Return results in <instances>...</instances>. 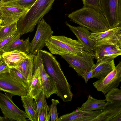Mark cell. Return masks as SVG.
Returning a JSON list of instances; mask_svg holds the SVG:
<instances>
[{
    "mask_svg": "<svg viewBox=\"0 0 121 121\" xmlns=\"http://www.w3.org/2000/svg\"><path fill=\"white\" fill-rule=\"evenodd\" d=\"M4 119H5L4 117H2L0 116V121H4L5 120Z\"/></svg>",
    "mask_w": 121,
    "mask_h": 121,
    "instance_id": "d590c367",
    "label": "cell"
},
{
    "mask_svg": "<svg viewBox=\"0 0 121 121\" xmlns=\"http://www.w3.org/2000/svg\"><path fill=\"white\" fill-rule=\"evenodd\" d=\"M60 56L67 62L69 66L75 70L79 76L82 77L84 73L92 70L95 65L93 53L84 50L80 55H62Z\"/></svg>",
    "mask_w": 121,
    "mask_h": 121,
    "instance_id": "5b68a950",
    "label": "cell"
},
{
    "mask_svg": "<svg viewBox=\"0 0 121 121\" xmlns=\"http://www.w3.org/2000/svg\"><path fill=\"white\" fill-rule=\"evenodd\" d=\"M34 56L35 54L30 53L28 56L15 68L27 79L29 85L36 70L34 66Z\"/></svg>",
    "mask_w": 121,
    "mask_h": 121,
    "instance_id": "7402d4cb",
    "label": "cell"
},
{
    "mask_svg": "<svg viewBox=\"0 0 121 121\" xmlns=\"http://www.w3.org/2000/svg\"><path fill=\"white\" fill-rule=\"evenodd\" d=\"M10 68L6 63L2 55L0 54V74L9 73Z\"/></svg>",
    "mask_w": 121,
    "mask_h": 121,
    "instance_id": "d6a6232c",
    "label": "cell"
},
{
    "mask_svg": "<svg viewBox=\"0 0 121 121\" xmlns=\"http://www.w3.org/2000/svg\"><path fill=\"white\" fill-rule=\"evenodd\" d=\"M40 51L43 63L46 72L53 80L57 96L64 102L71 101L73 94L56 56L46 50H42Z\"/></svg>",
    "mask_w": 121,
    "mask_h": 121,
    "instance_id": "6da1fadb",
    "label": "cell"
},
{
    "mask_svg": "<svg viewBox=\"0 0 121 121\" xmlns=\"http://www.w3.org/2000/svg\"><path fill=\"white\" fill-rule=\"evenodd\" d=\"M82 0L84 7H88L93 8L103 14L100 0Z\"/></svg>",
    "mask_w": 121,
    "mask_h": 121,
    "instance_id": "4dcf8cb0",
    "label": "cell"
},
{
    "mask_svg": "<svg viewBox=\"0 0 121 121\" xmlns=\"http://www.w3.org/2000/svg\"><path fill=\"white\" fill-rule=\"evenodd\" d=\"M121 114V101L107 102L102 112L92 121H112Z\"/></svg>",
    "mask_w": 121,
    "mask_h": 121,
    "instance_id": "e0dca14e",
    "label": "cell"
},
{
    "mask_svg": "<svg viewBox=\"0 0 121 121\" xmlns=\"http://www.w3.org/2000/svg\"><path fill=\"white\" fill-rule=\"evenodd\" d=\"M121 81V61L105 77L93 83L97 91L104 95L111 89L117 87Z\"/></svg>",
    "mask_w": 121,
    "mask_h": 121,
    "instance_id": "30bf717a",
    "label": "cell"
},
{
    "mask_svg": "<svg viewBox=\"0 0 121 121\" xmlns=\"http://www.w3.org/2000/svg\"><path fill=\"white\" fill-rule=\"evenodd\" d=\"M12 96L0 92V108L4 118L11 121H27L26 113L20 109L14 103Z\"/></svg>",
    "mask_w": 121,
    "mask_h": 121,
    "instance_id": "52a82bcc",
    "label": "cell"
},
{
    "mask_svg": "<svg viewBox=\"0 0 121 121\" xmlns=\"http://www.w3.org/2000/svg\"><path fill=\"white\" fill-rule=\"evenodd\" d=\"M38 121H49L51 116L50 107L48 105L45 106L38 114Z\"/></svg>",
    "mask_w": 121,
    "mask_h": 121,
    "instance_id": "f546056e",
    "label": "cell"
},
{
    "mask_svg": "<svg viewBox=\"0 0 121 121\" xmlns=\"http://www.w3.org/2000/svg\"><path fill=\"white\" fill-rule=\"evenodd\" d=\"M94 70V67L92 70L86 72L83 75L82 77L84 79L86 84L87 83L88 80L91 78Z\"/></svg>",
    "mask_w": 121,
    "mask_h": 121,
    "instance_id": "836d02e7",
    "label": "cell"
},
{
    "mask_svg": "<svg viewBox=\"0 0 121 121\" xmlns=\"http://www.w3.org/2000/svg\"><path fill=\"white\" fill-rule=\"evenodd\" d=\"M52 104L50 107L51 112V121H57L58 113L57 110V105L60 102L58 100L52 99Z\"/></svg>",
    "mask_w": 121,
    "mask_h": 121,
    "instance_id": "1f68e13d",
    "label": "cell"
},
{
    "mask_svg": "<svg viewBox=\"0 0 121 121\" xmlns=\"http://www.w3.org/2000/svg\"><path fill=\"white\" fill-rule=\"evenodd\" d=\"M65 24L83 46L84 47L83 50L93 53L96 45L90 37L91 32L87 28L84 27L72 26L66 21Z\"/></svg>",
    "mask_w": 121,
    "mask_h": 121,
    "instance_id": "4fadbf2b",
    "label": "cell"
},
{
    "mask_svg": "<svg viewBox=\"0 0 121 121\" xmlns=\"http://www.w3.org/2000/svg\"><path fill=\"white\" fill-rule=\"evenodd\" d=\"M45 43L51 54L60 56L81 55L84 48L78 40L63 35H52L45 40Z\"/></svg>",
    "mask_w": 121,
    "mask_h": 121,
    "instance_id": "277c9868",
    "label": "cell"
},
{
    "mask_svg": "<svg viewBox=\"0 0 121 121\" xmlns=\"http://www.w3.org/2000/svg\"><path fill=\"white\" fill-rule=\"evenodd\" d=\"M17 22L0 27V41L13 35L17 31Z\"/></svg>",
    "mask_w": 121,
    "mask_h": 121,
    "instance_id": "484cf974",
    "label": "cell"
},
{
    "mask_svg": "<svg viewBox=\"0 0 121 121\" xmlns=\"http://www.w3.org/2000/svg\"><path fill=\"white\" fill-rule=\"evenodd\" d=\"M9 73L14 79L25 85L27 88L29 85V83L27 79L16 68H10Z\"/></svg>",
    "mask_w": 121,
    "mask_h": 121,
    "instance_id": "4316f807",
    "label": "cell"
},
{
    "mask_svg": "<svg viewBox=\"0 0 121 121\" xmlns=\"http://www.w3.org/2000/svg\"><path fill=\"white\" fill-rule=\"evenodd\" d=\"M37 66L38 67L33 75L27 88V95L33 99H35L43 90L41 80L40 68L39 66Z\"/></svg>",
    "mask_w": 121,
    "mask_h": 121,
    "instance_id": "44dd1931",
    "label": "cell"
},
{
    "mask_svg": "<svg viewBox=\"0 0 121 121\" xmlns=\"http://www.w3.org/2000/svg\"><path fill=\"white\" fill-rule=\"evenodd\" d=\"M115 67L114 59L97 60L91 78L99 79L104 78L113 70Z\"/></svg>",
    "mask_w": 121,
    "mask_h": 121,
    "instance_id": "ac0fdd59",
    "label": "cell"
},
{
    "mask_svg": "<svg viewBox=\"0 0 121 121\" xmlns=\"http://www.w3.org/2000/svg\"><path fill=\"white\" fill-rule=\"evenodd\" d=\"M112 121H121V114L113 118L112 119Z\"/></svg>",
    "mask_w": 121,
    "mask_h": 121,
    "instance_id": "e575fe53",
    "label": "cell"
},
{
    "mask_svg": "<svg viewBox=\"0 0 121 121\" xmlns=\"http://www.w3.org/2000/svg\"><path fill=\"white\" fill-rule=\"evenodd\" d=\"M21 97L23 106L29 120L38 121V113L33 99L27 95Z\"/></svg>",
    "mask_w": 121,
    "mask_h": 121,
    "instance_id": "603a6c76",
    "label": "cell"
},
{
    "mask_svg": "<svg viewBox=\"0 0 121 121\" xmlns=\"http://www.w3.org/2000/svg\"><path fill=\"white\" fill-rule=\"evenodd\" d=\"M102 111V110L86 111L78 107L72 112L60 116L57 121H92Z\"/></svg>",
    "mask_w": 121,
    "mask_h": 121,
    "instance_id": "9a60e30c",
    "label": "cell"
},
{
    "mask_svg": "<svg viewBox=\"0 0 121 121\" xmlns=\"http://www.w3.org/2000/svg\"><path fill=\"white\" fill-rule=\"evenodd\" d=\"M90 37L96 46L110 45L121 48V27L111 29L105 31L91 32Z\"/></svg>",
    "mask_w": 121,
    "mask_h": 121,
    "instance_id": "ba28073f",
    "label": "cell"
},
{
    "mask_svg": "<svg viewBox=\"0 0 121 121\" xmlns=\"http://www.w3.org/2000/svg\"><path fill=\"white\" fill-rule=\"evenodd\" d=\"M105 101V99H98L89 95L87 100L79 108L82 110L88 111L102 110L107 103Z\"/></svg>",
    "mask_w": 121,
    "mask_h": 121,
    "instance_id": "cb8c5ba5",
    "label": "cell"
},
{
    "mask_svg": "<svg viewBox=\"0 0 121 121\" xmlns=\"http://www.w3.org/2000/svg\"><path fill=\"white\" fill-rule=\"evenodd\" d=\"M37 0H13L9 1L0 0V5L22 8L29 10Z\"/></svg>",
    "mask_w": 121,
    "mask_h": 121,
    "instance_id": "d4e9b609",
    "label": "cell"
},
{
    "mask_svg": "<svg viewBox=\"0 0 121 121\" xmlns=\"http://www.w3.org/2000/svg\"><path fill=\"white\" fill-rule=\"evenodd\" d=\"M2 25V23L0 21V26Z\"/></svg>",
    "mask_w": 121,
    "mask_h": 121,
    "instance_id": "74e56055",
    "label": "cell"
},
{
    "mask_svg": "<svg viewBox=\"0 0 121 121\" xmlns=\"http://www.w3.org/2000/svg\"><path fill=\"white\" fill-rule=\"evenodd\" d=\"M105 100L108 102L115 101H121V89L116 88L110 90L105 95Z\"/></svg>",
    "mask_w": 121,
    "mask_h": 121,
    "instance_id": "83f0119b",
    "label": "cell"
},
{
    "mask_svg": "<svg viewBox=\"0 0 121 121\" xmlns=\"http://www.w3.org/2000/svg\"><path fill=\"white\" fill-rule=\"evenodd\" d=\"M28 54L17 50L3 53L2 55L9 68H16L28 56Z\"/></svg>",
    "mask_w": 121,
    "mask_h": 121,
    "instance_id": "ffe728a7",
    "label": "cell"
},
{
    "mask_svg": "<svg viewBox=\"0 0 121 121\" xmlns=\"http://www.w3.org/2000/svg\"><path fill=\"white\" fill-rule=\"evenodd\" d=\"M54 33L51 26L42 18L38 24L35 35L30 42V53L35 54L46 46L45 42Z\"/></svg>",
    "mask_w": 121,
    "mask_h": 121,
    "instance_id": "9c48e42d",
    "label": "cell"
},
{
    "mask_svg": "<svg viewBox=\"0 0 121 121\" xmlns=\"http://www.w3.org/2000/svg\"><path fill=\"white\" fill-rule=\"evenodd\" d=\"M4 1H9L12 0H2Z\"/></svg>",
    "mask_w": 121,
    "mask_h": 121,
    "instance_id": "8d00e7d4",
    "label": "cell"
},
{
    "mask_svg": "<svg viewBox=\"0 0 121 121\" xmlns=\"http://www.w3.org/2000/svg\"><path fill=\"white\" fill-rule=\"evenodd\" d=\"M29 10L23 8L0 5V21L2 25H7L17 21Z\"/></svg>",
    "mask_w": 121,
    "mask_h": 121,
    "instance_id": "5bb4252c",
    "label": "cell"
},
{
    "mask_svg": "<svg viewBox=\"0 0 121 121\" xmlns=\"http://www.w3.org/2000/svg\"><path fill=\"white\" fill-rule=\"evenodd\" d=\"M34 61L40 68V78L43 90L47 99L53 94H57L54 82L52 78L46 72L43 63L40 51L35 54Z\"/></svg>",
    "mask_w": 121,
    "mask_h": 121,
    "instance_id": "7c38bea8",
    "label": "cell"
},
{
    "mask_svg": "<svg viewBox=\"0 0 121 121\" xmlns=\"http://www.w3.org/2000/svg\"><path fill=\"white\" fill-rule=\"evenodd\" d=\"M56 0H37L17 22V31L21 35L34 30L43 17L51 10Z\"/></svg>",
    "mask_w": 121,
    "mask_h": 121,
    "instance_id": "3957f363",
    "label": "cell"
},
{
    "mask_svg": "<svg viewBox=\"0 0 121 121\" xmlns=\"http://www.w3.org/2000/svg\"><path fill=\"white\" fill-rule=\"evenodd\" d=\"M20 37L17 38L4 46L1 50V54L5 52L15 50L30 54V42L29 37L25 40L20 39Z\"/></svg>",
    "mask_w": 121,
    "mask_h": 121,
    "instance_id": "d6986e66",
    "label": "cell"
},
{
    "mask_svg": "<svg viewBox=\"0 0 121 121\" xmlns=\"http://www.w3.org/2000/svg\"><path fill=\"white\" fill-rule=\"evenodd\" d=\"M93 54L97 60L114 59L121 55V48L113 45L96 46Z\"/></svg>",
    "mask_w": 121,
    "mask_h": 121,
    "instance_id": "2e32d148",
    "label": "cell"
},
{
    "mask_svg": "<svg viewBox=\"0 0 121 121\" xmlns=\"http://www.w3.org/2000/svg\"><path fill=\"white\" fill-rule=\"evenodd\" d=\"M70 21L80 26L95 33L109 29L107 20L103 14L90 7H83L68 15Z\"/></svg>",
    "mask_w": 121,
    "mask_h": 121,
    "instance_id": "7a4b0ae2",
    "label": "cell"
},
{
    "mask_svg": "<svg viewBox=\"0 0 121 121\" xmlns=\"http://www.w3.org/2000/svg\"><path fill=\"white\" fill-rule=\"evenodd\" d=\"M0 91L9 93L12 97L26 95L27 92L26 87L15 80L8 73L0 74Z\"/></svg>",
    "mask_w": 121,
    "mask_h": 121,
    "instance_id": "8fae6325",
    "label": "cell"
},
{
    "mask_svg": "<svg viewBox=\"0 0 121 121\" xmlns=\"http://www.w3.org/2000/svg\"><path fill=\"white\" fill-rule=\"evenodd\" d=\"M46 96L43 91L36 97L34 100L38 114L43 108L47 105Z\"/></svg>",
    "mask_w": 121,
    "mask_h": 121,
    "instance_id": "f1b7e54d",
    "label": "cell"
},
{
    "mask_svg": "<svg viewBox=\"0 0 121 121\" xmlns=\"http://www.w3.org/2000/svg\"><path fill=\"white\" fill-rule=\"evenodd\" d=\"M109 29L121 26V0H100Z\"/></svg>",
    "mask_w": 121,
    "mask_h": 121,
    "instance_id": "8992f818",
    "label": "cell"
}]
</instances>
